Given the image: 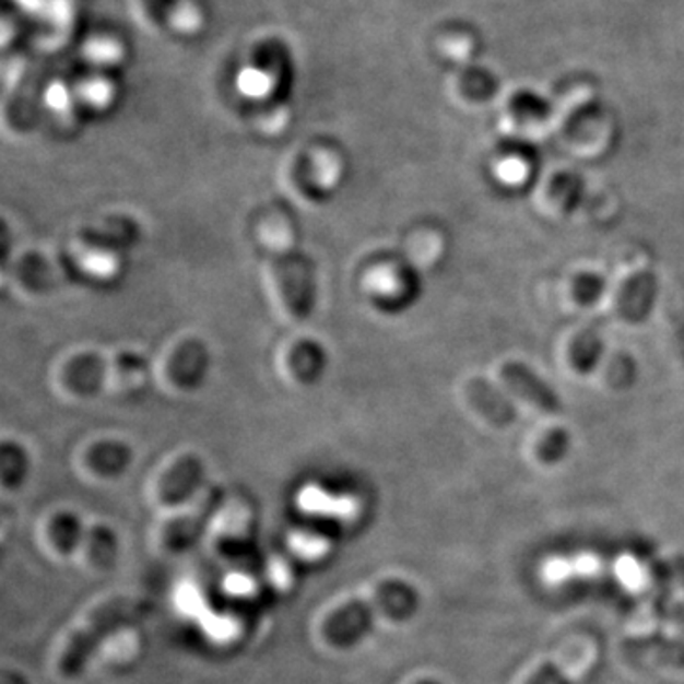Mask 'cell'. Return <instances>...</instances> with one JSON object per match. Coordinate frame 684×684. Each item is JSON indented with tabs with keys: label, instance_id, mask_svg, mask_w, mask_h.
Listing matches in <instances>:
<instances>
[{
	"label": "cell",
	"instance_id": "obj_3",
	"mask_svg": "<svg viewBox=\"0 0 684 684\" xmlns=\"http://www.w3.org/2000/svg\"><path fill=\"white\" fill-rule=\"evenodd\" d=\"M599 652L595 645H582L573 652L542 665L524 684H576L580 683L595 665Z\"/></svg>",
	"mask_w": 684,
	"mask_h": 684
},
{
	"label": "cell",
	"instance_id": "obj_2",
	"mask_svg": "<svg viewBox=\"0 0 684 684\" xmlns=\"http://www.w3.org/2000/svg\"><path fill=\"white\" fill-rule=\"evenodd\" d=\"M415 606L416 593L409 583L386 580L372 590V595L349 601L331 612L323 622V634L333 642L356 641L375 614L386 612L392 616H408Z\"/></svg>",
	"mask_w": 684,
	"mask_h": 684
},
{
	"label": "cell",
	"instance_id": "obj_1",
	"mask_svg": "<svg viewBox=\"0 0 684 684\" xmlns=\"http://www.w3.org/2000/svg\"><path fill=\"white\" fill-rule=\"evenodd\" d=\"M145 611V601L131 595L103 599L102 603L94 604L67 632L58 652L59 673L66 677L79 673L90 648L99 642V635L115 632L117 627L125 626L126 622L139 618Z\"/></svg>",
	"mask_w": 684,
	"mask_h": 684
}]
</instances>
